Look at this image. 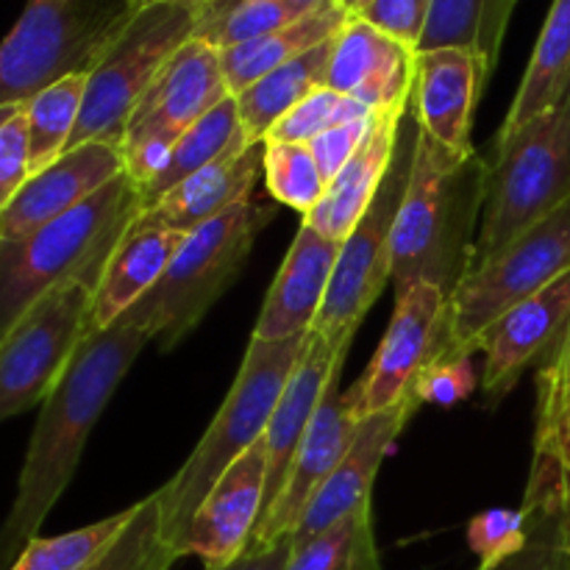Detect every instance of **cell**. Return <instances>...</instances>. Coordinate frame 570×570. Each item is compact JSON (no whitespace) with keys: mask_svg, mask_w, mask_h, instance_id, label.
<instances>
[{"mask_svg":"<svg viewBox=\"0 0 570 570\" xmlns=\"http://www.w3.org/2000/svg\"><path fill=\"white\" fill-rule=\"evenodd\" d=\"M348 20L351 17L340 9L337 0H332V3L317 6L315 11H309L301 20L289 22V26L278 28V31H271L265 37H256L250 42L223 50L220 67L228 92H243L250 83L265 78L267 72L278 70L287 61L304 56L306 50L334 39Z\"/></svg>","mask_w":570,"mask_h":570,"instance_id":"cell-27","label":"cell"},{"mask_svg":"<svg viewBox=\"0 0 570 570\" xmlns=\"http://www.w3.org/2000/svg\"><path fill=\"white\" fill-rule=\"evenodd\" d=\"M265 476L267 451L259 440L209 490L178 540V557H198L206 568H223L237 560L259 523Z\"/></svg>","mask_w":570,"mask_h":570,"instance_id":"cell-17","label":"cell"},{"mask_svg":"<svg viewBox=\"0 0 570 570\" xmlns=\"http://www.w3.org/2000/svg\"><path fill=\"white\" fill-rule=\"evenodd\" d=\"M340 245L343 243L323 237L306 223L301 226L298 237L293 239L287 256H284L282 271L273 278L250 340L282 343V340L306 337L312 332L323 301H326Z\"/></svg>","mask_w":570,"mask_h":570,"instance_id":"cell-22","label":"cell"},{"mask_svg":"<svg viewBox=\"0 0 570 570\" xmlns=\"http://www.w3.org/2000/svg\"><path fill=\"white\" fill-rule=\"evenodd\" d=\"M204 0H142L98 65L87 72L81 117L70 148L120 142L128 115L173 56L193 42ZM67 148V150H70Z\"/></svg>","mask_w":570,"mask_h":570,"instance_id":"cell-8","label":"cell"},{"mask_svg":"<svg viewBox=\"0 0 570 570\" xmlns=\"http://www.w3.org/2000/svg\"><path fill=\"white\" fill-rule=\"evenodd\" d=\"M111 256V254H109ZM92 262L22 315L0 343V423L45 404L89 337L95 289L106 262Z\"/></svg>","mask_w":570,"mask_h":570,"instance_id":"cell-10","label":"cell"},{"mask_svg":"<svg viewBox=\"0 0 570 570\" xmlns=\"http://www.w3.org/2000/svg\"><path fill=\"white\" fill-rule=\"evenodd\" d=\"M570 271V200L534 223L495 259L460 282L445 304L443 334L432 365H456L476 354L479 337L521 301L554 284Z\"/></svg>","mask_w":570,"mask_h":570,"instance_id":"cell-9","label":"cell"},{"mask_svg":"<svg viewBox=\"0 0 570 570\" xmlns=\"http://www.w3.org/2000/svg\"><path fill=\"white\" fill-rule=\"evenodd\" d=\"M134 515L137 504L59 538H33L9 570H89L122 538Z\"/></svg>","mask_w":570,"mask_h":570,"instance_id":"cell-34","label":"cell"},{"mask_svg":"<svg viewBox=\"0 0 570 570\" xmlns=\"http://www.w3.org/2000/svg\"><path fill=\"white\" fill-rule=\"evenodd\" d=\"M265 187L276 204L306 217L326 195V178L309 145L265 142Z\"/></svg>","mask_w":570,"mask_h":570,"instance_id":"cell-36","label":"cell"},{"mask_svg":"<svg viewBox=\"0 0 570 570\" xmlns=\"http://www.w3.org/2000/svg\"><path fill=\"white\" fill-rule=\"evenodd\" d=\"M415 56L410 45L351 17L334 39L326 87L360 100L373 115L404 117L415 83Z\"/></svg>","mask_w":570,"mask_h":570,"instance_id":"cell-16","label":"cell"},{"mask_svg":"<svg viewBox=\"0 0 570 570\" xmlns=\"http://www.w3.org/2000/svg\"><path fill=\"white\" fill-rule=\"evenodd\" d=\"M317 6L323 3H312V0H204L195 39L223 53L234 45L250 42V39L265 37V33L301 20Z\"/></svg>","mask_w":570,"mask_h":570,"instance_id":"cell-32","label":"cell"},{"mask_svg":"<svg viewBox=\"0 0 570 570\" xmlns=\"http://www.w3.org/2000/svg\"><path fill=\"white\" fill-rule=\"evenodd\" d=\"M534 454H557L562 460V465H566V471L570 473V410L566 412V417H562L560 432H557V440H554V449L534 451Z\"/></svg>","mask_w":570,"mask_h":570,"instance_id":"cell-46","label":"cell"},{"mask_svg":"<svg viewBox=\"0 0 570 570\" xmlns=\"http://www.w3.org/2000/svg\"><path fill=\"white\" fill-rule=\"evenodd\" d=\"M399 122L401 117L373 115V126L365 142L351 156L348 165L326 184L323 200L304 217L306 226H312L334 243H343L354 232L371 200L376 198L390 165H393Z\"/></svg>","mask_w":570,"mask_h":570,"instance_id":"cell-26","label":"cell"},{"mask_svg":"<svg viewBox=\"0 0 570 570\" xmlns=\"http://www.w3.org/2000/svg\"><path fill=\"white\" fill-rule=\"evenodd\" d=\"M340 376H343V367L334 371L332 382H328L326 393H323L321 406H317L315 417L309 423V432H306L298 456L293 462L287 488L282 490L271 512L256 523L245 551L271 549V546L282 543V540H293L309 501L315 499L317 490L323 488V482L332 476L334 468L343 462L345 451L351 449V440H354L360 423L354 421L348 404H345V393L340 390Z\"/></svg>","mask_w":570,"mask_h":570,"instance_id":"cell-15","label":"cell"},{"mask_svg":"<svg viewBox=\"0 0 570 570\" xmlns=\"http://www.w3.org/2000/svg\"><path fill=\"white\" fill-rule=\"evenodd\" d=\"M262 176H265V142L237 148L189 176L154 206L139 212L137 223L187 237L195 228L220 217L223 212L250 200Z\"/></svg>","mask_w":570,"mask_h":570,"instance_id":"cell-23","label":"cell"},{"mask_svg":"<svg viewBox=\"0 0 570 570\" xmlns=\"http://www.w3.org/2000/svg\"><path fill=\"white\" fill-rule=\"evenodd\" d=\"M527 540L476 570H570V473L557 454H534L527 499Z\"/></svg>","mask_w":570,"mask_h":570,"instance_id":"cell-24","label":"cell"},{"mask_svg":"<svg viewBox=\"0 0 570 570\" xmlns=\"http://www.w3.org/2000/svg\"><path fill=\"white\" fill-rule=\"evenodd\" d=\"M417 139H421V126L410 109L399 122L393 165H390L376 198L371 200L354 232L340 245L326 301H323L321 315L312 326V334H321L332 343L354 340L362 317L367 315V309L376 304V298L387 287L395 217H399L401 200H404L406 184H410Z\"/></svg>","mask_w":570,"mask_h":570,"instance_id":"cell-11","label":"cell"},{"mask_svg":"<svg viewBox=\"0 0 570 570\" xmlns=\"http://www.w3.org/2000/svg\"><path fill=\"white\" fill-rule=\"evenodd\" d=\"M150 340L148 328L128 315L104 332H92L45 399L28 440L14 501L0 523V570L14 566L22 549L39 538L50 510L76 476L95 423Z\"/></svg>","mask_w":570,"mask_h":570,"instance_id":"cell-1","label":"cell"},{"mask_svg":"<svg viewBox=\"0 0 570 570\" xmlns=\"http://www.w3.org/2000/svg\"><path fill=\"white\" fill-rule=\"evenodd\" d=\"M142 0H28L0 42V106H22L56 81L89 72Z\"/></svg>","mask_w":570,"mask_h":570,"instance_id":"cell-7","label":"cell"},{"mask_svg":"<svg viewBox=\"0 0 570 570\" xmlns=\"http://www.w3.org/2000/svg\"><path fill=\"white\" fill-rule=\"evenodd\" d=\"M570 410V317L538 373V429L534 451L554 449L560 423Z\"/></svg>","mask_w":570,"mask_h":570,"instance_id":"cell-39","label":"cell"},{"mask_svg":"<svg viewBox=\"0 0 570 570\" xmlns=\"http://www.w3.org/2000/svg\"><path fill=\"white\" fill-rule=\"evenodd\" d=\"M351 343L354 340L332 343V340L312 332L306 337L304 354H301L287 387H284L282 399H278L276 410H273L265 438H262L267 451V476L259 521L271 512V507L276 504L282 490L287 488L289 471H293V462L298 456L301 443H304L306 432H309L312 417H315L317 406H321V399L326 393L328 382H332L334 371L345 365Z\"/></svg>","mask_w":570,"mask_h":570,"instance_id":"cell-20","label":"cell"},{"mask_svg":"<svg viewBox=\"0 0 570 570\" xmlns=\"http://www.w3.org/2000/svg\"><path fill=\"white\" fill-rule=\"evenodd\" d=\"M337 3H340V9H343L348 17H360L362 11H365L367 6L373 3V0H337Z\"/></svg>","mask_w":570,"mask_h":570,"instance_id":"cell-47","label":"cell"},{"mask_svg":"<svg viewBox=\"0 0 570 570\" xmlns=\"http://www.w3.org/2000/svg\"><path fill=\"white\" fill-rule=\"evenodd\" d=\"M293 554V540H282V543L271 546V549L259 551H243L234 562L223 568H206V570H284Z\"/></svg>","mask_w":570,"mask_h":570,"instance_id":"cell-45","label":"cell"},{"mask_svg":"<svg viewBox=\"0 0 570 570\" xmlns=\"http://www.w3.org/2000/svg\"><path fill=\"white\" fill-rule=\"evenodd\" d=\"M527 540V515L523 510H490L482 512L468 527V543L482 562L512 554Z\"/></svg>","mask_w":570,"mask_h":570,"instance_id":"cell-40","label":"cell"},{"mask_svg":"<svg viewBox=\"0 0 570 570\" xmlns=\"http://www.w3.org/2000/svg\"><path fill=\"white\" fill-rule=\"evenodd\" d=\"M570 200V89L512 134H499L488 161V198L473 271Z\"/></svg>","mask_w":570,"mask_h":570,"instance_id":"cell-5","label":"cell"},{"mask_svg":"<svg viewBox=\"0 0 570 570\" xmlns=\"http://www.w3.org/2000/svg\"><path fill=\"white\" fill-rule=\"evenodd\" d=\"M20 109H22V106H0V128H3L6 122H9L11 117H14Z\"/></svg>","mask_w":570,"mask_h":570,"instance_id":"cell-48","label":"cell"},{"mask_svg":"<svg viewBox=\"0 0 570 570\" xmlns=\"http://www.w3.org/2000/svg\"><path fill=\"white\" fill-rule=\"evenodd\" d=\"M371 126H373V117H362V120L340 122V126L328 128V131H323L321 137L312 139L309 150L312 156H315L326 184L332 181L345 165H348L351 156H354L356 150H360V145L365 142Z\"/></svg>","mask_w":570,"mask_h":570,"instance_id":"cell-43","label":"cell"},{"mask_svg":"<svg viewBox=\"0 0 570 570\" xmlns=\"http://www.w3.org/2000/svg\"><path fill=\"white\" fill-rule=\"evenodd\" d=\"M518 0H432L421 50L462 48L473 50L495 70Z\"/></svg>","mask_w":570,"mask_h":570,"instance_id":"cell-31","label":"cell"},{"mask_svg":"<svg viewBox=\"0 0 570 570\" xmlns=\"http://www.w3.org/2000/svg\"><path fill=\"white\" fill-rule=\"evenodd\" d=\"M126 173L120 142H83L39 170L22 184L9 206L0 212V239H14L48 226L56 217L92 198L98 189Z\"/></svg>","mask_w":570,"mask_h":570,"instance_id":"cell-19","label":"cell"},{"mask_svg":"<svg viewBox=\"0 0 570 570\" xmlns=\"http://www.w3.org/2000/svg\"><path fill=\"white\" fill-rule=\"evenodd\" d=\"M228 95L220 53L200 39L184 45L128 115L120 137L126 176L137 187L150 181L178 139Z\"/></svg>","mask_w":570,"mask_h":570,"instance_id":"cell-12","label":"cell"},{"mask_svg":"<svg viewBox=\"0 0 570 570\" xmlns=\"http://www.w3.org/2000/svg\"><path fill=\"white\" fill-rule=\"evenodd\" d=\"M484 198L488 159L471 154L456 161L421 134L393 228L390 278L395 293L421 282L445 295L460 287L476 259Z\"/></svg>","mask_w":570,"mask_h":570,"instance_id":"cell-2","label":"cell"},{"mask_svg":"<svg viewBox=\"0 0 570 570\" xmlns=\"http://www.w3.org/2000/svg\"><path fill=\"white\" fill-rule=\"evenodd\" d=\"M276 206L245 200L187 234L161 282L128 312L161 351L181 343L243 273L256 237L271 226Z\"/></svg>","mask_w":570,"mask_h":570,"instance_id":"cell-6","label":"cell"},{"mask_svg":"<svg viewBox=\"0 0 570 570\" xmlns=\"http://www.w3.org/2000/svg\"><path fill=\"white\" fill-rule=\"evenodd\" d=\"M471 390V360L456 362V365H434L426 367L415 387V399L421 404L426 401H451L462 399Z\"/></svg>","mask_w":570,"mask_h":570,"instance_id":"cell-44","label":"cell"},{"mask_svg":"<svg viewBox=\"0 0 570 570\" xmlns=\"http://www.w3.org/2000/svg\"><path fill=\"white\" fill-rule=\"evenodd\" d=\"M139 212L137 184L122 173L48 226L0 239V343L50 289L109 256Z\"/></svg>","mask_w":570,"mask_h":570,"instance_id":"cell-3","label":"cell"},{"mask_svg":"<svg viewBox=\"0 0 570 570\" xmlns=\"http://www.w3.org/2000/svg\"><path fill=\"white\" fill-rule=\"evenodd\" d=\"M312 3H328V0H312Z\"/></svg>","mask_w":570,"mask_h":570,"instance_id":"cell-49","label":"cell"},{"mask_svg":"<svg viewBox=\"0 0 570 570\" xmlns=\"http://www.w3.org/2000/svg\"><path fill=\"white\" fill-rule=\"evenodd\" d=\"M570 89V0H554L499 134H512L554 109Z\"/></svg>","mask_w":570,"mask_h":570,"instance_id":"cell-29","label":"cell"},{"mask_svg":"<svg viewBox=\"0 0 570 570\" xmlns=\"http://www.w3.org/2000/svg\"><path fill=\"white\" fill-rule=\"evenodd\" d=\"M284 570H379L373 504L343 518L306 543L293 546Z\"/></svg>","mask_w":570,"mask_h":570,"instance_id":"cell-35","label":"cell"},{"mask_svg":"<svg viewBox=\"0 0 570 570\" xmlns=\"http://www.w3.org/2000/svg\"><path fill=\"white\" fill-rule=\"evenodd\" d=\"M306 337L282 340V343L250 340L237 379L212 426L206 429L181 471L165 488L156 490L161 504V529L173 549L217 479L265 438L273 410L304 354Z\"/></svg>","mask_w":570,"mask_h":570,"instance_id":"cell-4","label":"cell"},{"mask_svg":"<svg viewBox=\"0 0 570 570\" xmlns=\"http://www.w3.org/2000/svg\"><path fill=\"white\" fill-rule=\"evenodd\" d=\"M362 117H373V111L365 104L323 87L317 92H312L304 104L295 106L287 117H282L276 122V128L267 134L265 142L309 145L312 139L321 137L328 128L340 126V122L362 120Z\"/></svg>","mask_w":570,"mask_h":570,"instance_id":"cell-38","label":"cell"},{"mask_svg":"<svg viewBox=\"0 0 570 570\" xmlns=\"http://www.w3.org/2000/svg\"><path fill=\"white\" fill-rule=\"evenodd\" d=\"M429 11H432V0H373L360 17L376 26L379 31L417 50L423 31H426Z\"/></svg>","mask_w":570,"mask_h":570,"instance_id":"cell-41","label":"cell"},{"mask_svg":"<svg viewBox=\"0 0 570 570\" xmlns=\"http://www.w3.org/2000/svg\"><path fill=\"white\" fill-rule=\"evenodd\" d=\"M449 295L434 284H412L395 293V312L371 367L345 393L354 421L415 399L423 371L432 365L443 334ZM421 404V401H417Z\"/></svg>","mask_w":570,"mask_h":570,"instance_id":"cell-13","label":"cell"},{"mask_svg":"<svg viewBox=\"0 0 570 570\" xmlns=\"http://www.w3.org/2000/svg\"><path fill=\"white\" fill-rule=\"evenodd\" d=\"M176 560L181 557L165 538L159 493H154L139 501L122 538L89 570H170Z\"/></svg>","mask_w":570,"mask_h":570,"instance_id":"cell-37","label":"cell"},{"mask_svg":"<svg viewBox=\"0 0 570 570\" xmlns=\"http://www.w3.org/2000/svg\"><path fill=\"white\" fill-rule=\"evenodd\" d=\"M248 137H245L243 126H239L237 100H234V95H228L220 104L212 106V109L206 111L181 139H178L176 148H173L170 156L165 159V165L150 176V181L137 187L142 209L154 206L156 200L165 198L170 189H176L178 184L187 181L189 176H195V173L204 170V167H209L212 161H217L220 156L232 154V150L237 148H248Z\"/></svg>","mask_w":570,"mask_h":570,"instance_id":"cell-30","label":"cell"},{"mask_svg":"<svg viewBox=\"0 0 570 570\" xmlns=\"http://www.w3.org/2000/svg\"><path fill=\"white\" fill-rule=\"evenodd\" d=\"M568 317L570 271L484 328L476 351L484 354L482 390L490 404H499L534 360H546L560 340Z\"/></svg>","mask_w":570,"mask_h":570,"instance_id":"cell-18","label":"cell"},{"mask_svg":"<svg viewBox=\"0 0 570 570\" xmlns=\"http://www.w3.org/2000/svg\"><path fill=\"white\" fill-rule=\"evenodd\" d=\"M334 39L306 50L304 56L287 61V65H282L278 70L267 72L265 78L250 83L248 89L234 95V100H237L239 126H243L250 145L265 142L267 134L276 128V122L282 120V117H287L295 106L304 104L312 92L326 87V72L328 61H332Z\"/></svg>","mask_w":570,"mask_h":570,"instance_id":"cell-28","label":"cell"},{"mask_svg":"<svg viewBox=\"0 0 570 570\" xmlns=\"http://www.w3.org/2000/svg\"><path fill=\"white\" fill-rule=\"evenodd\" d=\"M83 92H87V72H78V76L61 78L53 87L42 89L28 104H22L31 176L67 154L78 117H81Z\"/></svg>","mask_w":570,"mask_h":570,"instance_id":"cell-33","label":"cell"},{"mask_svg":"<svg viewBox=\"0 0 570 570\" xmlns=\"http://www.w3.org/2000/svg\"><path fill=\"white\" fill-rule=\"evenodd\" d=\"M417 406H421L417 401H406V404H399L393 410H384L379 415L360 421L343 462L334 468L332 476L323 482V488L317 490L315 499L306 507L304 518H301L298 529L293 534V546L306 543L315 534L332 529L343 518L371 507V493L373 482L379 476V468H382L390 445H393V440L399 438L401 429L406 426V421H410Z\"/></svg>","mask_w":570,"mask_h":570,"instance_id":"cell-21","label":"cell"},{"mask_svg":"<svg viewBox=\"0 0 570 570\" xmlns=\"http://www.w3.org/2000/svg\"><path fill=\"white\" fill-rule=\"evenodd\" d=\"M493 70L473 50L438 48L415 56L410 109L421 134L451 159L476 154L471 142L473 115Z\"/></svg>","mask_w":570,"mask_h":570,"instance_id":"cell-14","label":"cell"},{"mask_svg":"<svg viewBox=\"0 0 570 570\" xmlns=\"http://www.w3.org/2000/svg\"><path fill=\"white\" fill-rule=\"evenodd\" d=\"M31 178V161H28V131L22 109L0 128V212L14 200L22 184Z\"/></svg>","mask_w":570,"mask_h":570,"instance_id":"cell-42","label":"cell"},{"mask_svg":"<svg viewBox=\"0 0 570 570\" xmlns=\"http://www.w3.org/2000/svg\"><path fill=\"white\" fill-rule=\"evenodd\" d=\"M181 243L184 234L139 226L134 220L100 273L92 315H89V334L104 332L126 317L161 282Z\"/></svg>","mask_w":570,"mask_h":570,"instance_id":"cell-25","label":"cell"}]
</instances>
